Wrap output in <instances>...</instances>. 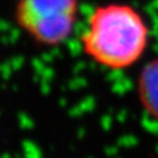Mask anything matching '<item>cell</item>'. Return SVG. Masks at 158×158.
Masks as SVG:
<instances>
[{
	"instance_id": "1",
	"label": "cell",
	"mask_w": 158,
	"mask_h": 158,
	"mask_svg": "<svg viewBox=\"0 0 158 158\" xmlns=\"http://www.w3.org/2000/svg\"><path fill=\"white\" fill-rule=\"evenodd\" d=\"M148 25L139 11L128 4L97 6L80 36L84 54L108 70H126L137 64L147 50Z\"/></svg>"
},
{
	"instance_id": "2",
	"label": "cell",
	"mask_w": 158,
	"mask_h": 158,
	"mask_svg": "<svg viewBox=\"0 0 158 158\" xmlns=\"http://www.w3.org/2000/svg\"><path fill=\"white\" fill-rule=\"evenodd\" d=\"M78 18L77 0H16V25L40 46L64 44L75 30Z\"/></svg>"
},
{
	"instance_id": "3",
	"label": "cell",
	"mask_w": 158,
	"mask_h": 158,
	"mask_svg": "<svg viewBox=\"0 0 158 158\" xmlns=\"http://www.w3.org/2000/svg\"><path fill=\"white\" fill-rule=\"evenodd\" d=\"M137 95L146 113L158 121V57L142 69L137 81Z\"/></svg>"
}]
</instances>
